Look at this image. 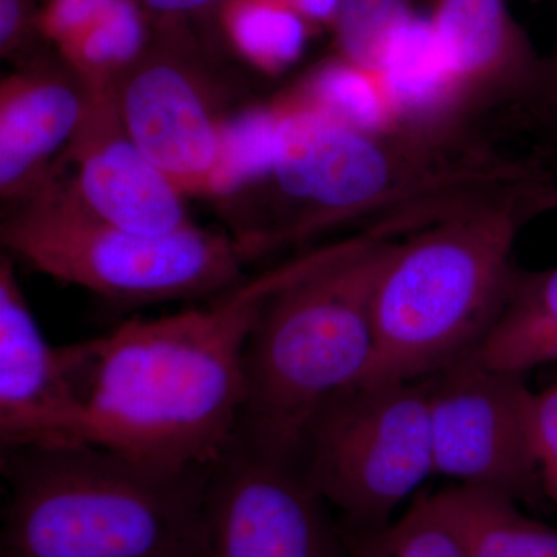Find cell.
Listing matches in <instances>:
<instances>
[{
    "label": "cell",
    "mask_w": 557,
    "mask_h": 557,
    "mask_svg": "<svg viewBox=\"0 0 557 557\" xmlns=\"http://www.w3.org/2000/svg\"><path fill=\"white\" fill-rule=\"evenodd\" d=\"M362 244L354 234L245 277L207 307L87 339L81 443L170 474L211 468L239 431L245 350L265 304Z\"/></svg>",
    "instance_id": "cell-1"
},
{
    "label": "cell",
    "mask_w": 557,
    "mask_h": 557,
    "mask_svg": "<svg viewBox=\"0 0 557 557\" xmlns=\"http://www.w3.org/2000/svg\"><path fill=\"white\" fill-rule=\"evenodd\" d=\"M269 172L252 190L262 209L237 240L249 259L354 222L368 225L429 201L485 196L528 177L468 129L364 131L287 91L270 102Z\"/></svg>",
    "instance_id": "cell-2"
},
{
    "label": "cell",
    "mask_w": 557,
    "mask_h": 557,
    "mask_svg": "<svg viewBox=\"0 0 557 557\" xmlns=\"http://www.w3.org/2000/svg\"><path fill=\"white\" fill-rule=\"evenodd\" d=\"M557 208L552 177L502 190L403 237L372 299V364L359 384L437 375L478 351L511 292L520 231Z\"/></svg>",
    "instance_id": "cell-3"
},
{
    "label": "cell",
    "mask_w": 557,
    "mask_h": 557,
    "mask_svg": "<svg viewBox=\"0 0 557 557\" xmlns=\"http://www.w3.org/2000/svg\"><path fill=\"white\" fill-rule=\"evenodd\" d=\"M0 557H207V471L170 474L94 445L3 450Z\"/></svg>",
    "instance_id": "cell-4"
},
{
    "label": "cell",
    "mask_w": 557,
    "mask_h": 557,
    "mask_svg": "<svg viewBox=\"0 0 557 557\" xmlns=\"http://www.w3.org/2000/svg\"><path fill=\"white\" fill-rule=\"evenodd\" d=\"M398 240L369 242L271 296L245 350L237 435L300 458L314 418L372 364L373 292Z\"/></svg>",
    "instance_id": "cell-5"
},
{
    "label": "cell",
    "mask_w": 557,
    "mask_h": 557,
    "mask_svg": "<svg viewBox=\"0 0 557 557\" xmlns=\"http://www.w3.org/2000/svg\"><path fill=\"white\" fill-rule=\"evenodd\" d=\"M0 240L39 273L126 306L218 296L247 277L249 260L233 234L190 225L152 236L110 225L57 182L9 212Z\"/></svg>",
    "instance_id": "cell-6"
},
{
    "label": "cell",
    "mask_w": 557,
    "mask_h": 557,
    "mask_svg": "<svg viewBox=\"0 0 557 557\" xmlns=\"http://www.w3.org/2000/svg\"><path fill=\"white\" fill-rule=\"evenodd\" d=\"M429 388V379L357 384L314 418L300 460L344 525H386L435 474Z\"/></svg>",
    "instance_id": "cell-7"
},
{
    "label": "cell",
    "mask_w": 557,
    "mask_h": 557,
    "mask_svg": "<svg viewBox=\"0 0 557 557\" xmlns=\"http://www.w3.org/2000/svg\"><path fill=\"white\" fill-rule=\"evenodd\" d=\"M124 127L183 196L222 197L231 113L188 24H153L148 50L113 87Z\"/></svg>",
    "instance_id": "cell-8"
},
{
    "label": "cell",
    "mask_w": 557,
    "mask_h": 557,
    "mask_svg": "<svg viewBox=\"0 0 557 557\" xmlns=\"http://www.w3.org/2000/svg\"><path fill=\"white\" fill-rule=\"evenodd\" d=\"M201 522L207 557H348L302 460L242 435L208 468Z\"/></svg>",
    "instance_id": "cell-9"
},
{
    "label": "cell",
    "mask_w": 557,
    "mask_h": 557,
    "mask_svg": "<svg viewBox=\"0 0 557 557\" xmlns=\"http://www.w3.org/2000/svg\"><path fill=\"white\" fill-rule=\"evenodd\" d=\"M525 376L472 357L429 376L432 448L435 474L539 509L548 498L531 434L534 392Z\"/></svg>",
    "instance_id": "cell-10"
},
{
    "label": "cell",
    "mask_w": 557,
    "mask_h": 557,
    "mask_svg": "<svg viewBox=\"0 0 557 557\" xmlns=\"http://www.w3.org/2000/svg\"><path fill=\"white\" fill-rule=\"evenodd\" d=\"M83 341L53 346L40 330L11 256L0 260L2 450L83 445Z\"/></svg>",
    "instance_id": "cell-11"
},
{
    "label": "cell",
    "mask_w": 557,
    "mask_h": 557,
    "mask_svg": "<svg viewBox=\"0 0 557 557\" xmlns=\"http://www.w3.org/2000/svg\"><path fill=\"white\" fill-rule=\"evenodd\" d=\"M51 182L87 214L120 228L161 236L194 225L185 196L124 127L113 90L95 94L89 116Z\"/></svg>",
    "instance_id": "cell-12"
},
{
    "label": "cell",
    "mask_w": 557,
    "mask_h": 557,
    "mask_svg": "<svg viewBox=\"0 0 557 557\" xmlns=\"http://www.w3.org/2000/svg\"><path fill=\"white\" fill-rule=\"evenodd\" d=\"M95 94L64 64L32 61L0 83V196L17 205L51 182Z\"/></svg>",
    "instance_id": "cell-13"
},
{
    "label": "cell",
    "mask_w": 557,
    "mask_h": 557,
    "mask_svg": "<svg viewBox=\"0 0 557 557\" xmlns=\"http://www.w3.org/2000/svg\"><path fill=\"white\" fill-rule=\"evenodd\" d=\"M429 21L469 109L537 102L547 58L505 0H431Z\"/></svg>",
    "instance_id": "cell-14"
},
{
    "label": "cell",
    "mask_w": 557,
    "mask_h": 557,
    "mask_svg": "<svg viewBox=\"0 0 557 557\" xmlns=\"http://www.w3.org/2000/svg\"><path fill=\"white\" fill-rule=\"evenodd\" d=\"M468 557H557V528L496 491L456 485L429 496Z\"/></svg>",
    "instance_id": "cell-15"
},
{
    "label": "cell",
    "mask_w": 557,
    "mask_h": 557,
    "mask_svg": "<svg viewBox=\"0 0 557 557\" xmlns=\"http://www.w3.org/2000/svg\"><path fill=\"white\" fill-rule=\"evenodd\" d=\"M472 358L523 375L557 362V267L518 271L500 317Z\"/></svg>",
    "instance_id": "cell-16"
},
{
    "label": "cell",
    "mask_w": 557,
    "mask_h": 557,
    "mask_svg": "<svg viewBox=\"0 0 557 557\" xmlns=\"http://www.w3.org/2000/svg\"><path fill=\"white\" fill-rule=\"evenodd\" d=\"M215 16L230 49L265 75L293 67L317 32L285 0H223Z\"/></svg>",
    "instance_id": "cell-17"
},
{
    "label": "cell",
    "mask_w": 557,
    "mask_h": 557,
    "mask_svg": "<svg viewBox=\"0 0 557 557\" xmlns=\"http://www.w3.org/2000/svg\"><path fill=\"white\" fill-rule=\"evenodd\" d=\"M152 35L153 22L138 0H120L102 20L57 50L94 94H106L137 64Z\"/></svg>",
    "instance_id": "cell-18"
},
{
    "label": "cell",
    "mask_w": 557,
    "mask_h": 557,
    "mask_svg": "<svg viewBox=\"0 0 557 557\" xmlns=\"http://www.w3.org/2000/svg\"><path fill=\"white\" fill-rule=\"evenodd\" d=\"M332 119L364 131L399 127L381 73L335 57L322 61L289 90Z\"/></svg>",
    "instance_id": "cell-19"
},
{
    "label": "cell",
    "mask_w": 557,
    "mask_h": 557,
    "mask_svg": "<svg viewBox=\"0 0 557 557\" xmlns=\"http://www.w3.org/2000/svg\"><path fill=\"white\" fill-rule=\"evenodd\" d=\"M341 528L348 557H468L429 496L417 497L406 515L386 525Z\"/></svg>",
    "instance_id": "cell-20"
},
{
    "label": "cell",
    "mask_w": 557,
    "mask_h": 557,
    "mask_svg": "<svg viewBox=\"0 0 557 557\" xmlns=\"http://www.w3.org/2000/svg\"><path fill=\"white\" fill-rule=\"evenodd\" d=\"M416 17L412 0H341L330 30L336 54L380 73L395 40Z\"/></svg>",
    "instance_id": "cell-21"
},
{
    "label": "cell",
    "mask_w": 557,
    "mask_h": 557,
    "mask_svg": "<svg viewBox=\"0 0 557 557\" xmlns=\"http://www.w3.org/2000/svg\"><path fill=\"white\" fill-rule=\"evenodd\" d=\"M120 0H46L38 10L40 38L60 47L102 20Z\"/></svg>",
    "instance_id": "cell-22"
},
{
    "label": "cell",
    "mask_w": 557,
    "mask_h": 557,
    "mask_svg": "<svg viewBox=\"0 0 557 557\" xmlns=\"http://www.w3.org/2000/svg\"><path fill=\"white\" fill-rule=\"evenodd\" d=\"M531 434L545 494L557 507V381L533 394Z\"/></svg>",
    "instance_id": "cell-23"
},
{
    "label": "cell",
    "mask_w": 557,
    "mask_h": 557,
    "mask_svg": "<svg viewBox=\"0 0 557 557\" xmlns=\"http://www.w3.org/2000/svg\"><path fill=\"white\" fill-rule=\"evenodd\" d=\"M38 10L33 11L30 0H0V54L3 60L17 57L39 35Z\"/></svg>",
    "instance_id": "cell-24"
},
{
    "label": "cell",
    "mask_w": 557,
    "mask_h": 557,
    "mask_svg": "<svg viewBox=\"0 0 557 557\" xmlns=\"http://www.w3.org/2000/svg\"><path fill=\"white\" fill-rule=\"evenodd\" d=\"M153 24H188L193 17L215 13L223 0H138Z\"/></svg>",
    "instance_id": "cell-25"
},
{
    "label": "cell",
    "mask_w": 557,
    "mask_h": 557,
    "mask_svg": "<svg viewBox=\"0 0 557 557\" xmlns=\"http://www.w3.org/2000/svg\"><path fill=\"white\" fill-rule=\"evenodd\" d=\"M314 30H332L338 14L341 0H285Z\"/></svg>",
    "instance_id": "cell-26"
},
{
    "label": "cell",
    "mask_w": 557,
    "mask_h": 557,
    "mask_svg": "<svg viewBox=\"0 0 557 557\" xmlns=\"http://www.w3.org/2000/svg\"><path fill=\"white\" fill-rule=\"evenodd\" d=\"M536 104L547 113L548 119L553 120V123L557 126V27L555 49H553L552 57L547 58L544 84H542Z\"/></svg>",
    "instance_id": "cell-27"
}]
</instances>
